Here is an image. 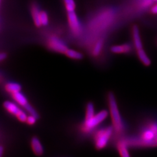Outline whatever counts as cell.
I'll list each match as a JSON object with an SVG mask.
<instances>
[{
    "instance_id": "1",
    "label": "cell",
    "mask_w": 157,
    "mask_h": 157,
    "mask_svg": "<svg viewBox=\"0 0 157 157\" xmlns=\"http://www.w3.org/2000/svg\"><path fill=\"white\" fill-rule=\"evenodd\" d=\"M108 104L114 133L118 136H121L124 132V124L119 112L115 95L111 92H109L108 95Z\"/></svg>"
},
{
    "instance_id": "2",
    "label": "cell",
    "mask_w": 157,
    "mask_h": 157,
    "mask_svg": "<svg viewBox=\"0 0 157 157\" xmlns=\"http://www.w3.org/2000/svg\"><path fill=\"white\" fill-rule=\"evenodd\" d=\"M114 133L111 126L98 129L94 136V140L96 149L100 150L107 146L108 141Z\"/></svg>"
},
{
    "instance_id": "3",
    "label": "cell",
    "mask_w": 157,
    "mask_h": 157,
    "mask_svg": "<svg viewBox=\"0 0 157 157\" xmlns=\"http://www.w3.org/2000/svg\"><path fill=\"white\" fill-rule=\"evenodd\" d=\"M108 112L106 110H102L95 114L93 118L86 119L82 129L85 132H90L108 117Z\"/></svg>"
},
{
    "instance_id": "4",
    "label": "cell",
    "mask_w": 157,
    "mask_h": 157,
    "mask_svg": "<svg viewBox=\"0 0 157 157\" xmlns=\"http://www.w3.org/2000/svg\"><path fill=\"white\" fill-rule=\"evenodd\" d=\"M128 147H157V141H147L139 137H130L124 139Z\"/></svg>"
},
{
    "instance_id": "5",
    "label": "cell",
    "mask_w": 157,
    "mask_h": 157,
    "mask_svg": "<svg viewBox=\"0 0 157 157\" xmlns=\"http://www.w3.org/2000/svg\"><path fill=\"white\" fill-rule=\"evenodd\" d=\"M67 19L70 28L73 34L78 35L82 32V26L75 11L67 12Z\"/></svg>"
},
{
    "instance_id": "6",
    "label": "cell",
    "mask_w": 157,
    "mask_h": 157,
    "mask_svg": "<svg viewBox=\"0 0 157 157\" xmlns=\"http://www.w3.org/2000/svg\"><path fill=\"white\" fill-rule=\"evenodd\" d=\"M49 45L52 50L60 53H65L67 50V46L65 43L62 40L56 36L51 37Z\"/></svg>"
},
{
    "instance_id": "7",
    "label": "cell",
    "mask_w": 157,
    "mask_h": 157,
    "mask_svg": "<svg viewBox=\"0 0 157 157\" xmlns=\"http://www.w3.org/2000/svg\"><path fill=\"white\" fill-rule=\"evenodd\" d=\"M110 50L114 54H129L132 51V48L130 44L126 43L122 45H113L111 47Z\"/></svg>"
},
{
    "instance_id": "8",
    "label": "cell",
    "mask_w": 157,
    "mask_h": 157,
    "mask_svg": "<svg viewBox=\"0 0 157 157\" xmlns=\"http://www.w3.org/2000/svg\"><path fill=\"white\" fill-rule=\"evenodd\" d=\"M132 36L133 43L135 45V48L136 50H139L143 49V44L140 38V35L139 33V30L137 26L135 25L132 29Z\"/></svg>"
},
{
    "instance_id": "9",
    "label": "cell",
    "mask_w": 157,
    "mask_h": 157,
    "mask_svg": "<svg viewBox=\"0 0 157 157\" xmlns=\"http://www.w3.org/2000/svg\"><path fill=\"white\" fill-rule=\"evenodd\" d=\"M104 40L103 39H100L98 41H97L93 45L91 50V54L92 56L97 58L100 56L102 52L104 51Z\"/></svg>"
},
{
    "instance_id": "10",
    "label": "cell",
    "mask_w": 157,
    "mask_h": 157,
    "mask_svg": "<svg viewBox=\"0 0 157 157\" xmlns=\"http://www.w3.org/2000/svg\"><path fill=\"white\" fill-rule=\"evenodd\" d=\"M117 147L118 151L121 157H130L129 151H128V146L126 144V141L124 139H122L118 141L117 143Z\"/></svg>"
},
{
    "instance_id": "11",
    "label": "cell",
    "mask_w": 157,
    "mask_h": 157,
    "mask_svg": "<svg viewBox=\"0 0 157 157\" xmlns=\"http://www.w3.org/2000/svg\"><path fill=\"white\" fill-rule=\"evenodd\" d=\"M155 133L146 126L145 128L141 130L139 137L144 140L152 141L155 140Z\"/></svg>"
},
{
    "instance_id": "12",
    "label": "cell",
    "mask_w": 157,
    "mask_h": 157,
    "mask_svg": "<svg viewBox=\"0 0 157 157\" xmlns=\"http://www.w3.org/2000/svg\"><path fill=\"white\" fill-rule=\"evenodd\" d=\"M40 13L41 11L37 4H33L32 6V15L33 19L34 22L36 26L40 27L41 26V23L40 21Z\"/></svg>"
},
{
    "instance_id": "13",
    "label": "cell",
    "mask_w": 157,
    "mask_h": 157,
    "mask_svg": "<svg viewBox=\"0 0 157 157\" xmlns=\"http://www.w3.org/2000/svg\"><path fill=\"white\" fill-rule=\"evenodd\" d=\"M4 106L8 112L14 115H16L17 117L22 111L17 104L11 101H6L4 104Z\"/></svg>"
},
{
    "instance_id": "14",
    "label": "cell",
    "mask_w": 157,
    "mask_h": 157,
    "mask_svg": "<svg viewBox=\"0 0 157 157\" xmlns=\"http://www.w3.org/2000/svg\"><path fill=\"white\" fill-rule=\"evenodd\" d=\"M31 144L34 152L36 155H40L43 153V148L39 139L37 137H33L31 141Z\"/></svg>"
},
{
    "instance_id": "15",
    "label": "cell",
    "mask_w": 157,
    "mask_h": 157,
    "mask_svg": "<svg viewBox=\"0 0 157 157\" xmlns=\"http://www.w3.org/2000/svg\"><path fill=\"white\" fill-rule=\"evenodd\" d=\"M137 54L139 59L140 60L141 63L146 67H148L151 65V61L148 56H147L146 52L143 49L137 51Z\"/></svg>"
},
{
    "instance_id": "16",
    "label": "cell",
    "mask_w": 157,
    "mask_h": 157,
    "mask_svg": "<svg viewBox=\"0 0 157 157\" xmlns=\"http://www.w3.org/2000/svg\"><path fill=\"white\" fill-rule=\"evenodd\" d=\"M13 98L15 99V100L17 101V102L21 106L25 107L28 104H29L26 97L23 95L22 93H21L20 91L16 93L15 94H13Z\"/></svg>"
},
{
    "instance_id": "17",
    "label": "cell",
    "mask_w": 157,
    "mask_h": 157,
    "mask_svg": "<svg viewBox=\"0 0 157 157\" xmlns=\"http://www.w3.org/2000/svg\"><path fill=\"white\" fill-rule=\"evenodd\" d=\"M6 90L13 94H15L17 92H19L21 89V87L19 84H17V83H8L6 86Z\"/></svg>"
},
{
    "instance_id": "18",
    "label": "cell",
    "mask_w": 157,
    "mask_h": 157,
    "mask_svg": "<svg viewBox=\"0 0 157 157\" xmlns=\"http://www.w3.org/2000/svg\"><path fill=\"white\" fill-rule=\"evenodd\" d=\"M66 55L70 58L74 59H82L83 58V55L80 52L73 50H69L67 49V52H65Z\"/></svg>"
},
{
    "instance_id": "19",
    "label": "cell",
    "mask_w": 157,
    "mask_h": 157,
    "mask_svg": "<svg viewBox=\"0 0 157 157\" xmlns=\"http://www.w3.org/2000/svg\"><path fill=\"white\" fill-rule=\"evenodd\" d=\"M94 107L92 102H89L86 107V119H89L93 118L95 115Z\"/></svg>"
},
{
    "instance_id": "20",
    "label": "cell",
    "mask_w": 157,
    "mask_h": 157,
    "mask_svg": "<svg viewBox=\"0 0 157 157\" xmlns=\"http://www.w3.org/2000/svg\"><path fill=\"white\" fill-rule=\"evenodd\" d=\"M63 1L67 12L75 11L76 5L74 0H63Z\"/></svg>"
},
{
    "instance_id": "21",
    "label": "cell",
    "mask_w": 157,
    "mask_h": 157,
    "mask_svg": "<svg viewBox=\"0 0 157 157\" xmlns=\"http://www.w3.org/2000/svg\"><path fill=\"white\" fill-rule=\"evenodd\" d=\"M40 21L41 25L47 26L48 24V17L45 11H41L40 13Z\"/></svg>"
},
{
    "instance_id": "22",
    "label": "cell",
    "mask_w": 157,
    "mask_h": 157,
    "mask_svg": "<svg viewBox=\"0 0 157 157\" xmlns=\"http://www.w3.org/2000/svg\"><path fill=\"white\" fill-rule=\"evenodd\" d=\"M146 126L151 129L152 132H154L155 135H157V121H148L146 124Z\"/></svg>"
},
{
    "instance_id": "23",
    "label": "cell",
    "mask_w": 157,
    "mask_h": 157,
    "mask_svg": "<svg viewBox=\"0 0 157 157\" xmlns=\"http://www.w3.org/2000/svg\"><path fill=\"white\" fill-rule=\"evenodd\" d=\"M17 118L21 122H26L27 120V118H28V116H27L26 113L22 110L20 113L17 115Z\"/></svg>"
},
{
    "instance_id": "24",
    "label": "cell",
    "mask_w": 157,
    "mask_h": 157,
    "mask_svg": "<svg viewBox=\"0 0 157 157\" xmlns=\"http://www.w3.org/2000/svg\"><path fill=\"white\" fill-rule=\"evenodd\" d=\"M25 108L26 109V110L30 115L35 116V117H38V115H37V112L35 111V110L34 109L32 106H30V104H28L26 107H25Z\"/></svg>"
},
{
    "instance_id": "25",
    "label": "cell",
    "mask_w": 157,
    "mask_h": 157,
    "mask_svg": "<svg viewBox=\"0 0 157 157\" xmlns=\"http://www.w3.org/2000/svg\"><path fill=\"white\" fill-rule=\"evenodd\" d=\"M37 117H35V116L30 115L29 117H28L26 122H27L29 124H33L36 123V120H37Z\"/></svg>"
},
{
    "instance_id": "26",
    "label": "cell",
    "mask_w": 157,
    "mask_h": 157,
    "mask_svg": "<svg viewBox=\"0 0 157 157\" xmlns=\"http://www.w3.org/2000/svg\"><path fill=\"white\" fill-rule=\"evenodd\" d=\"M152 0H143L141 5L143 6H148L152 4Z\"/></svg>"
},
{
    "instance_id": "27",
    "label": "cell",
    "mask_w": 157,
    "mask_h": 157,
    "mask_svg": "<svg viewBox=\"0 0 157 157\" xmlns=\"http://www.w3.org/2000/svg\"><path fill=\"white\" fill-rule=\"evenodd\" d=\"M6 58V54H4V53H0V62L3 61Z\"/></svg>"
},
{
    "instance_id": "28",
    "label": "cell",
    "mask_w": 157,
    "mask_h": 157,
    "mask_svg": "<svg viewBox=\"0 0 157 157\" xmlns=\"http://www.w3.org/2000/svg\"><path fill=\"white\" fill-rule=\"evenodd\" d=\"M151 11L152 12V13H157V4L152 7Z\"/></svg>"
},
{
    "instance_id": "29",
    "label": "cell",
    "mask_w": 157,
    "mask_h": 157,
    "mask_svg": "<svg viewBox=\"0 0 157 157\" xmlns=\"http://www.w3.org/2000/svg\"><path fill=\"white\" fill-rule=\"evenodd\" d=\"M3 152H4V149H3V147L0 146V157H1L3 154Z\"/></svg>"
},
{
    "instance_id": "30",
    "label": "cell",
    "mask_w": 157,
    "mask_h": 157,
    "mask_svg": "<svg viewBox=\"0 0 157 157\" xmlns=\"http://www.w3.org/2000/svg\"><path fill=\"white\" fill-rule=\"evenodd\" d=\"M155 140L157 141V135L155 136Z\"/></svg>"
},
{
    "instance_id": "31",
    "label": "cell",
    "mask_w": 157,
    "mask_h": 157,
    "mask_svg": "<svg viewBox=\"0 0 157 157\" xmlns=\"http://www.w3.org/2000/svg\"><path fill=\"white\" fill-rule=\"evenodd\" d=\"M154 1H157V0H154Z\"/></svg>"
},
{
    "instance_id": "32",
    "label": "cell",
    "mask_w": 157,
    "mask_h": 157,
    "mask_svg": "<svg viewBox=\"0 0 157 157\" xmlns=\"http://www.w3.org/2000/svg\"><path fill=\"white\" fill-rule=\"evenodd\" d=\"M0 2H1V0H0Z\"/></svg>"
}]
</instances>
